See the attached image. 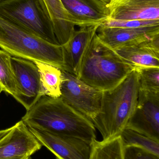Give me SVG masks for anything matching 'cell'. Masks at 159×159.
Wrapping results in <instances>:
<instances>
[{
	"mask_svg": "<svg viewBox=\"0 0 159 159\" xmlns=\"http://www.w3.org/2000/svg\"><path fill=\"white\" fill-rule=\"evenodd\" d=\"M21 120L29 128L50 133L79 138L91 144L96 140V128L91 120L61 97L42 96Z\"/></svg>",
	"mask_w": 159,
	"mask_h": 159,
	"instance_id": "1",
	"label": "cell"
},
{
	"mask_svg": "<svg viewBox=\"0 0 159 159\" xmlns=\"http://www.w3.org/2000/svg\"><path fill=\"white\" fill-rule=\"evenodd\" d=\"M139 89V75L134 70L115 88L103 91L101 112L91 120L103 141L120 136L135 111Z\"/></svg>",
	"mask_w": 159,
	"mask_h": 159,
	"instance_id": "2",
	"label": "cell"
},
{
	"mask_svg": "<svg viewBox=\"0 0 159 159\" xmlns=\"http://www.w3.org/2000/svg\"><path fill=\"white\" fill-rule=\"evenodd\" d=\"M135 69L103 43L96 34L84 58L78 79L105 91L119 85Z\"/></svg>",
	"mask_w": 159,
	"mask_h": 159,
	"instance_id": "3",
	"label": "cell"
},
{
	"mask_svg": "<svg viewBox=\"0 0 159 159\" xmlns=\"http://www.w3.org/2000/svg\"><path fill=\"white\" fill-rule=\"evenodd\" d=\"M0 48L10 56L63 70L62 48L46 42L0 15Z\"/></svg>",
	"mask_w": 159,
	"mask_h": 159,
	"instance_id": "4",
	"label": "cell"
},
{
	"mask_svg": "<svg viewBox=\"0 0 159 159\" xmlns=\"http://www.w3.org/2000/svg\"><path fill=\"white\" fill-rule=\"evenodd\" d=\"M0 15L46 42L59 45L44 0H2Z\"/></svg>",
	"mask_w": 159,
	"mask_h": 159,
	"instance_id": "5",
	"label": "cell"
},
{
	"mask_svg": "<svg viewBox=\"0 0 159 159\" xmlns=\"http://www.w3.org/2000/svg\"><path fill=\"white\" fill-rule=\"evenodd\" d=\"M61 71V98L68 105L92 120L101 112L103 91Z\"/></svg>",
	"mask_w": 159,
	"mask_h": 159,
	"instance_id": "6",
	"label": "cell"
},
{
	"mask_svg": "<svg viewBox=\"0 0 159 159\" xmlns=\"http://www.w3.org/2000/svg\"><path fill=\"white\" fill-rule=\"evenodd\" d=\"M126 128L159 142V93L140 89L136 108Z\"/></svg>",
	"mask_w": 159,
	"mask_h": 159,
	"instance_id": "7",
	"label": "cell"
},
{
	"mask_svg": "<svg viewBox=\"0 0 159 159\" xmlns=\"http://www.w3.org/2000/svg\"><path fill=\"white\" fill-rule=\"evenodd\" d=\"M11 60L18 89L16 101L27 111L44 95L39 70L32 61L16 57Z\"/></svg>",
	"mask_w": 159,
	"mask_h": 159,
	"instance_id": "8",
	"label": "cell"
},
{
	"mask_svg": "<svg viewBox=\"0 0 159 159\" xmlns=\"http://www.w3.org/2000/svg\"><path fill=\"white\" fill-rule=\"evenodd\" d=\"M41 143L57 159H89L92 144L72 136L58 135L29 128Z\"/></svg>",
	"mask_w": 159,
	"mask_h": 159,
	"instance_id": "9",
	"label": "cell"
},
{
	"mask_svg": "<svg viewBox=\"0 0 159 159\" xmlns=\"http://www.w3.org/2000/svg\"><path fill=\"white\" fill-rule=\"evenodd\" d=\"M42 147L29 127L21 120L0 140V159L31 157Z\"/></svg>",
	"mask_w": 159,
	"mask_h": 159,
	"instance_id": "10",
	"label": "cell"
},
{
	"mask_svg": "<svg viewBox=\"0 0 159 159\" xmlns=\"http://www.w3.org/2000/svg\"><path fill=\"white\" fill-rule=\"evenodd\" d=\"M100 25L81 27L75 30L67 43L61 46L63 57V68L65 71L77 78L85 56L97 34Z\"/></svg>",
	"mask_w": 159,
	"mask_h": 159,
	"instance_id": "11",
	"label": "cell"
},
{
	"mask_svg": "<svg viewBox=\"0 0 159 159\" xmlns=\"http://www.w3.org/2000/svg\"><path fill=\"white\" fill-rule=\"evenodd\" d=\"M99 39L115 50L138 45L159 35V25L137 28H112L99 26Z\"/></svg>",
	"mask_w": 159,
	"mask_h": 159,
	"instance_id": "12",
	"label": "cell"
},
{
	"mask_svg": "<svg viewBox=\"0 0 159 159\" xmlns=\"http://www.w3.org/2000/svg\"><path fill=\"white\" fill-rule=\"evenodd\" d=\"M75 26L84 27L101 25L108 18L106 5L101 0H60Z\"/></svg>",
	"mask_w": 159,
	"mask_h": 159,
	"instance_id": "13",
	"label": "cell"
},
{
	"mask_svg": "<svg viewBox=\"0 0 159 159\" xmlns=\"http://www.w3.org/2000/svg\"><path fill=\"white\" fill-rule=\"evenodd\" d=\"M106 7L111 19L159 20V0H112Z\"/></svg>",
	"mask_w": 159,
	"mask_h": 159,
	"instance_id": "14",
	"label": "cell"
},
{
	"mask_svg": "<svg viewBox=\"0 0 159 159\" xmlns=\"http://www.w3.org/2000/svg\"><path fill=\"white\" fill-rule=\"evenodd\" d=\"M53 23L54 34L58 43L66 44L74 32L75 25L71 23L68 14L60 0H44Z\"/></svg>",
	"mask_w": 159,
	"mask_h": 159,
	"instance_id": "15",
	"label": "cell"
},
{
	"mask_svg": "<svg viewBox=\"0 0 159 159\" xmlns=\"http://www.w3.org/2000/svg\"><path fill=\"white\" fill-rule=\"evenodd\" d=\"M125 61L134 68H159V53L142 45L115 50Z\"/></svg>",
	"mask_w": 159,
	"mask_h": 159,
	"instance_id": "16",
	"label": "cell"
},
{
	"mask_svg": "<svg viewBox=\"0 0 159 159\" xmlns=\"http://www.w3.org/2000/svg\"><path fill=\"white\" fill-rule=\"evenodd\" d=\"M34 62L39 70L44 95L52 98L60 97L61 70L47 63L38 61Z\"/></svg>",
	"mask_w": 159,
	"mask_h": 159,
	"instance_id": "17",
	"label": "cell"
},
{
	"mask_svg": "<svg viewBox=\"0 0 159 159\" xmlns=\"http://www.w3.org/2000/svg\"><path fill=\"white\" fill-rule=\"evenodd\" d=\"M89 159H124V146L120 136L107 141L95 140Z\"/></svg>",
	"mask_w": 159,
	"mask_h": 159,
	"instance_id": "18",
	"label": "cell"
},
{
	"mask_svg": "<svg viewBox=\"0 0 159 159\" xmlns=\"http://www.w3.org/2000/svg\"><path fill=\"white\" fill-rule=\"evenodd\" d=\"M11 57L7 52L0 50V88L2 91L16 100L18 89L11 64Z\"/></svg>",
	"mask_w": 159,
	"mask_h": 159,
	"instance_id": "19",
	"label": "cell"
},
{
	"mask_svg": "<svg viewBox=\"0 0 159 159\" xmlns=\"http://www.w3.org/2000/svg\"><path fill=\"white\" fill-rule=\"evenodd\" d=\"M120 136L124 146L137 147L159 157V142L128 128Z\"/></svg>",
	"mask_w": 159,
	"mask_h": 159,
	"instance_id": "20",
	"label": "cell"
},
{
	"mask_svg": "<svg viewBox=\"0 0 159 159\" xmlns=\"http://www.w3.org/2000/svg\"><path fill=\"white\" fill-rule=\"evenodd\" d=\"M139 75L140 89L154 93H159V68H136Z\"/></svg>",
	"mask_w": 159,
	"mask_h": 159,
	"instance_id": "21",
	"label": "cell"
},
{
	"mask_svg": "<svg viewBox=\"0 0 159 159\" xmlns=\"http://www.w3.org/2000/svg\"><path fill=\"white\" fill-rule=\"evenodd\" d=\"M159 25V20H118L107 19L100 26L112 28H137Z\"/></svg>",
	"mask_w": 159,
	"mask_h": 159,
	"instance_id": "22",
	"label": "cell"
},
{
	"mask_svg": "<svg viewBox=\"0 0 159 159\" xmlns=\"http://www.w3.org/2000/svg\"><path fill=\"white\" fill-rule=\"evenodd\" d=\"M124 159H159V157L135 146H124Z\"/></svg>",
	"mask_w": 159,
	"mask_h": 159,
	"instance_id": "23",
	"label": "cell"
},
{
	"mask_svg": "<svg viewBox=\"0 0 159 159\" xmlns=\"http://www.w3.org/2000/svg\"><path fill=\"white\" fill-rule=\"evenodd\" d=\"M12 129V127H11L8 129H5L0 130V140L3 137H4L8 133H9Z\"/></svg>",
	"mask_w": 159,
	"mask_h": 159,
	"instance_id": "24",
	"label": "cell"
},
{
	"mask_svg": "<svg viewBox=\"0 0 159 159\" xmlns=\"http://www.w3.org/2000/svg\"><path fill=\"white\" fill-rule=\"evenodd\" d=\"M12 159H31V157H23L18 158H15Z\"/></svg>",
	"mask_w": 159,
	"mask_h": 159,
	"instance_id": "25",
	"label": "cell"
},
{
	"mask_svg": "<svg viewBox=\"0 0 159 159\" xmlns=\"http://www.w3.org/2000/svg\"><path fill=\"white\" fill-rule=\"evenodd\" d=\"M101 1H103V2H105V3L107 4L110 2V1H112V0H101Z\"/></svg>",
	"mask_w": 159,
	"mask_h": 159,
	"instance_id": "26",
	"label": "cell"
},
{
	"mask_svg": "<svg viewBox=\"0 0 159 159\" xmlns=\"http://www.w3.org/2000/svg\"><path fill=\"white\" fill-rule=\"evenodd\" d=\"M2 89L0 88V93H1V92H2Z\"/></svg>",
	"mask_w": 159,
	"mask_h": 159,
	"instance_id": "27",
	"label": "cell"
},
{
	"mask_svg": "<svg viewBox=\"0 0 159 159\" xmlns=\"http://www.w3.org/2000/svg\"><path fill=\"white\" fill-rule=\"evenodd\" d=\"M2 1V0H0V1Z\"/></svg>",
	"mask_w": 159,
	"mask_h": 159,
	"instance_id": "28",
	"label": "cell"
}]
</instances>
